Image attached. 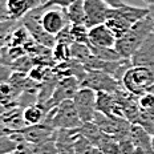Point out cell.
Listing matches in <instances>:
<instances>
[{"label": "cell", "instance_id": "cell-13", "mask_svg": "<svg viewBox=\"0 0 154 154\" xmlns=\"http://www.w3.org/2000/svg\"><path fill=\"white\" fill-rule=\"evenodd\" d=\"M89 44L88 45L102 47V48H114L117 43V37L113 35L106 24L96 25L93 28H89Z\"/></svg>", "mask_w": 154, "mask_h": 154}, {"label": "cell", "instance_id": "cell-26", "mask_svg": "<svg viewBox=\"0 0 154 154\" xmlns=\"http://www.w3.org/2000/svg\"><path fill=\"white\" fill-rule=\"evenodd\" d=\"M96 146H93L85 137H82L81 134L79 133V137L76 140V143H75V150H76V154H92L93 149Z\"/></svg>", "mask_w": 154, "mask_h": 154}, {"label": "cell", "instance_id": "cell-24", "mask_svg": "<svg viewBox=\"0 0 154 154\" xmlns=\"http://www.w3.org/2000/svg\"><path fill=\"white\" fill-rule=\"evenodd\" d=\"M54 137H56V134H54ZM54 137L43 143L33 145V154H59L57 145H56V138Z\"/></svg>", "mask_w": 154, "mask_h": 154}, {"label": "cell", "instance_id": "cell-1", "mask_svg": "<svg viewBox=\"0 0 154 154\" xmlns=\"http://www.w3.org/2000/svg\"><path fill=\"white\" fill-rule=\"evenodd\" d=\"M152 33H154V20L149 14L146 17L134 24L122 37L117 38L114 48L122 56V59L130 60L134 52L145 43Z\"/></svg>", "mask_w": 154, "mask_h": 154}, {"label": "cell", "instance_id": "cell-22", "mask_svg": "<svg viewBox=\"0 0 154 154\" xmlns=\"http://www.w3.org/2000/svg\"><path fill=\"white\" fill-rule=\"evenodd\" d=\"M138 105L142 113L154 116V94L152 92H146L145 94L138 97Z\"/></svg>", "mask_w": 154, "mask_h": 154}, {"label": "cell", "instance_id": "cell-35", "mask_svg": "<svg viewBox=\"0 0 154 154\" xmlns=\"http://www.w3.org/2000/svg\"><path fill=\"white\" fill-rule=\"evenodd\" d=\"M147 154H154V149H153V150H150V152L147 153Z\"/></svg>", "mask_w": 154, "mask_h": 154}, {"label": "cell", "instance_id": "cell-20", "mask_svg": "<svg viewBox=\"0 0 154 154\" xmlns=\"http://www.w3.org/2000/svg\"><path fill=\"white\" fill-rule=\"evenodd\" d=\"M93 56L92 51L86 44H81V43H73L70 45V57L77 60V61L82 63L85 65L88 63V60Z\"/></svg>", "mask_w": 154, "mask_h": 154}, {"label": "cell", "instance_id": "cell-7", "mask_svg": "<svg viewBox=\"0 0 154 154\" xmlns=\"http://www.w3.org/2000/svg\"><path fill=\"white\" fill-rule=\"evenodd\" d=\"M40 21L44 31L54 37L72 24L68 17V14H66V9H64L61 7L43 8V15H41Z\"/></svg>", "mask_w": 154, "mask_h": 154}, {"label": "cell", "instance_id": "cell-12", "mask_svg": "<svg viewBox=\"0 0 154 154\" xmlns=\"http://www.w3.org/2000/svg\"><path fill=\"white\" fill-rule=\"evenodd\" d=\"M20 133L23 134L24 140L27 142L32 143V145H38V143H43L48 140L53 138L54 134H56V130L53 128H51L49 125L41 122L24 128V129L20 130Z\"/></svg>", "mask_w": 154, "mask_h": 154}, {"label": "cell", "instance_id": "cell-8", "mask_svg": "<svg viewBox=\"0 0 154 154\" xmlns=\"http://www.w3.org/2000/svg\"><path fill=\"white\" fill-rule=\"evenodd\" d=\"M82 122H91L97 113V92L89 88H80L72 98Z\"/></svg>", "mask_w": 154, "mask_h": 154}, {"label": "cell", "instance_id": "cell-17", "mask_svg": "<svg viewBox=\"0 0 154 154\" xmlns=\"http://www.w3.org/2000/svg\"><path fill=\"white\" fill-rule=\"evenodd\" d=\"M45 116H47L45 110H44V108L41 106L40 104H35V105H31V106H27V108H24V110H23V117H24V121H25V124H27V126L44 122Z\"/></svg>", "mask_w": 154, "mask_h": 154}, {"label": "cell", "instance_id": "cell-23", "mask_svg": "<svg viewBox=\"0 0 154 154\" xmlns=\"http://www.w3.org/2000/svg\"><path fill=\"white\" fill-rule=\"evenodd\" d=\"M52 57L59 63H63V61L72 59L70 57V45L64 44V43H57L52 51Z\"/></svg>", "mask_w": 154, "mask_h": 154}, {"label": "cell", "instance_id": "cell-10", "mask_svg": "<svg viewBox=\"0 0 154 154\" xmlns=\"http://www.w3.org/2000/svg\"><path fill=\"white\" fill-rule=\"evenodd\" d=\"M35 8L32 0H2V20H21Z\"/></svg>", "mask_w": 154, "mask_h": 154}, {"label": "cell", "instance_id": "cell-32", "mask_svg": "<svg viewBox=\"0 0 154 154\" xmlns=\"http://www.w3.org/2000/svg\"><path fill=\"white\" fill-rule=\"evenodd\" d=\"M150 15H152V17L154 20V8H150Z\"/></svg>", "mask_w": 154, "mask_h": 154}, {"label": "cell", "instance_id": "cell-11", "mask_svg": "<svg viewBox=\"0 0 154 154\" xmlns=\"http://www.w3.org/2000/svg\"><path fill=\"white\" fill-rule=\"evenodd\" d=\"M133 66H145L154 70V33L146 38V41L130 57Z\"/></svg>", "mask_w": 154, "mask_h": 154}, {"label": "cell", "instance_id": "cell-5", "mask_svg": "<svg viewBox=\"0 0 154 154\" xmlns=\"http://www.w3.org/2000/svg\"><path fill=\"white\" fill-rule=\"evenodd\" d=\"M81 88H89L94 92L118 93L124 89V85L114 79L112 75L101 70L86 69V75L81 81Z\"/></svg>", "mask_w": 154, "mask_h": 154}, {"label": "cell", "instance_id": "cell-30", "mask_svg": "<svg viewBox=\"0 0 154 154\" xmlns=\"http://www.w3.org/2000/svg\"><path fill=\"white\" fill-rule=\"evenodd\" d=\"M142 2L147 5V8H154V0H142Z\"/></svg>", "mask_w": 154, "mask_h": 154}, {"label": "cell", "instance_id": "cell-4", "mask_svg": "<svg viewBox=\"0 0 154 154\" xmlns=\"http://www.w3.org/2000/svg\"><path fill=\"white\" fill-rule=\"evenodd\" d=\"M122 85L126 92L140 97L154 85V70L145 66H130L122 79Z\"/></svg>", "mask_w": 154, "mask_h": 154}, {"label": "cell", "instance_id": "cell-33", "mask_svg": "<svg viewBox=\"0 0 154 154\" xmlns=\"http://www.w3.org/2000/svg\"><path fill=\"white\" fill-rule=\"evenodd\" d=\"M149 92H152V93H153V94H154V85H153V86H152V88H150V89H149Z\"/></svg>", "mask_w": 154, "mask_h": 154}, {"label": "cell", "instance_id": "cell-31", "mask_svg": "<svg viewBox=\"0 0 154 154\" xmlns=\"http://www.w3.org/2000/svg\"><path fill=\"white\" fill-rule=\"evenodd\" d=\"M92 154H104V153H102L98 147H94V149H93V152H92Z\"/></svg>", "mask_w": 154, "mask_h": 154}, {"label": "cell", "instance_id": "cell-34", "mask_svg": "<svg viewBox=\"0 0 154 154\" xmlns=\"http://www.w3.org/2000/svg\"><path fill=\"white\" fill-rule=\"evenodd\" d=\"M152 145H153V149H154V136L152 137Z\"/></svg>", "mask_w": 154, "mask_h": 154}, {"label": "cell", "instance_id": "cell-3", "mask_svg": "<svg viewBox=\"0 0 154 154\" xmlns=\"http://www.w3.org/2000/svg\"><path fill=\"white\" fill-rule=\"evenodd\" d=\"M44 124L49 125L54 130L79 129L82 125V121L73 104V100H65L51 112H48Z\"/></svg>", "mask_w": 154, "mask_h": 154}, {"label": "cell", "instance_id": "cell-2", "mask_svg": "<svg viewBox=\"0 0 154 154\" xmlns=\"http://www.w3.org/2000/svg\"><path fill=\"white\" fill-rule=\"evenodd\" d=\"M150 14V8H141L134 5L124 4L122 7L113 8L112 7L109 12L106 27L113 32V35L117 38L122 37L136 23L142 20Z\"/></svg>", "mask_w": 154, "mask_h": 154}, {"label": "cell", "instance_id": "cell-9", "mask_svg": "<svg viewBox=\"0 0 154 154\" xmlns=\"http://www.w3.org/2000/svg\"><path fill=\"white\" fill-rule=\"evenodd\" d=\"M85 27L93 28L96 25L105 24L112 7L105 0H84Z\"/></svg>", "mask_w": 154, "mask_h": 154}, {"label": "cell", "instance_id": "cell-21", "mask_svg": "<svg viewBox=\"0 0 154 154\" xmlns=\"http://www.w3.org/2000/svg\"><path fill=\"white\" fill-rule=\"evenodd\" d=\"M104 154H121L120 149V142L112 136H105L102 141L100 142V145L97 146Z\"/></svg>", "mask_w": 154, "mask_h": 154}, {"label": "cell", "instance_id": "cell-6", "mask_svg": "<svg viewBox=\"0 0 154 154\" xmlns=\"http://www.w3.org/2000/svg\"><path fill=\"white\" fill-rule=\"evenodd\" d=\"M80 88H81V85H80V81L77 77L75 76L64 77L57 82L51 100L47 101L45 104H43L41 106L44 108L45 113H48V112H51L53 108H56L57 105H60L65 100H72Z\"/></svg>", "mask_w": 154, "mask_h": 154}, {"label": "cell", "instance_id": "cell-14", "mask_svg": "<svg viewBox=\"0 0 154 154\" xmlns=\"http://www.w3.org/2000/svg\"><path fill=\"white\" fill-rule=\"evenodd\" d=\"M79 137V129L56 130V145L59 154H76L75 143Z\"/></svg>", "mask_w": 154, "mask_h": 154}, {"label": "cell", "instance_id": "cell-25", "mask_svg": "<svg viewBox=\"0 0 154 154\" xmlns=\"http://www.w3.org/2000/svg\"><path fill=\"white\" fill-rule=\"evenodd\" d=\"M17 145L19 143L11 136L2 134V138H0V154H14L15 150L17 149Z\"/></svg>", "mask_w": 154, "mask_h": 154}, {"label": "cell", "instance_id": "cell-27", "mask_svg": "<svg viewBox=\"0 0 154 154\" xmlns=\"http://www.w3.org/2000/svg\"><path fill=\"white\" fill-rule=\"evenodd\" d=\"M75 2H76V0H48L45 4L41 5V7H43V8H48V7H61L64 9H68Z\"/></svg>", "mask_w": 154, "mask_h": 154}, {"label": "cell", "instance_id": "cell-18", "mask_svg": "<svg viewBox=\"0 0 154 154\" xmlns=\"http://www.w3.org/2000/svg\"><path fill=\"white\" fill-rule=\"evenodd\" d=\"M66 14L72 24L76 25H85V9H84V0H76L70 7L66 9Z\"/></svg>", "mask_w": 154, "mask_h": 154}, {"label": "cell", "instance_id": "cell-19", "mask_svg": "<svg viewBox=\"0 0 154 154\" xmlns=\"http://www.w3.org/2000/svg\"><path fill=\"white\" fill-rule=\"evenodd\" d=\"M92 51V54L101 60H106V61H121L122 56L117 52L116 48H102V47H94V45H88Z\"/></svg>", "mask_w": 154, "mask_h": 154}, {"label": "cell", "instance_id": "cell-29", "mask_svg": "<svg viewBox=\"0 0 154 154\" xmlns=\"http://www.w3.org/2000/svg\"><path fill=\"white\" fill-rule=\"evenodd\" d=\"M32 2H33V4H35V7H41V5H44L45 4V3L48 2V0H32Z\"/></svg>", "mask_w": 154, "mask_h": 154}, {"label": "cell", "instance_id": "cell-28", "mask_svg": "<svg viewBox=\"0 0 154 154\" xmlns=\"http://www.w3.org/2000/svg\"><path fill=\"white\" fill-rule=\"evenodd\" d=\"M105 2L108 3L110 7L113 8H118V7H122V5L125 4V3L122 2V0H105Z\"/></svg>", "mask_w": 154, "mask_h": 154}, {"label": "cell", "instance_id": "cell-16", "mask_svg": "<svg viewBox=\"0 0 154 154\" xmlns=\"http://www.w3.org/2000/svg\"><path fill=\"white\" fill-rule=\"evenodd\" d=\"M79 133L81 134L82 137H85V138L96 147L100 145L102 138L106 136L93 121H91V122H82V125L79 128Z\"/></svg>", "mask_w": 154, "mask_h": 154}, {"label": "cell", "instance_id": "cell-15", "mask_svg": "<svg viewBox=\"0 0 154 154\" xmlns=\"http://www.w3.org/2000/svg\"><path fill=\"white\" fill-rule=\"evenodd\" d=\"M130 140L133 141V143L138 147V149H142L146 154L149 153L150 150H153L150 134L145 130V128H142L138 124H133V125H131Z\"/></svg>", "mask_w": 154, "mask_h": 154}]
</instances>
